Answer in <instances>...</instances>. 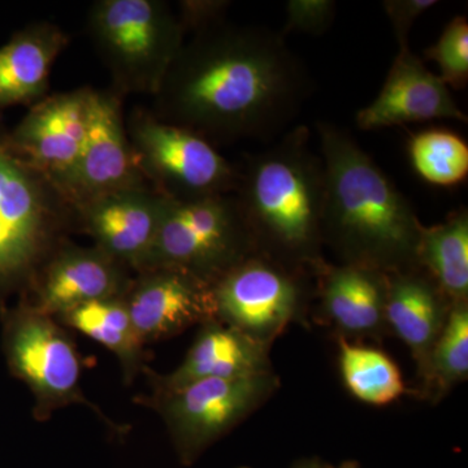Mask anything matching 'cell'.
<instances>
[{
	"label": "cell",
	"instance_id": "obj_1",
	"mask_svg": "<svg viewBox=\"0 0 468 468\" xmlns=\"http://www.w3.org/2000/svg\"><path fill=\"white\" fill-rule=\"evenodd\" d=\"M310 90L309 72L282 33L223 21L184 42L150 111L212 144L270 140Z\"/></svg>",
	"mask_w": 468,
	"mask_h": 468
},
{
	"label": "cell",
	"instance_id": "obj_2",
	"mask_svg": "<svg viewBox=\"0 0 468 468\" xmlns=\"http://www.w3.org/2000/svg\"><path fill=\"white\" fill-rule=\"evenodd\" d=\"M316 131L325 171L323 245L341 264L388 275L419 268L424 227L411 203L353 135L325 122Z\"/></svg>",
	"mask_w": 468,
	"mask_h": 468
},
{
	"label": "cell",
	"instance_id": "obj_3",
	"mask_svg": "<svg viewBox=\"0 0 468 468\" xmlns=\"http://www.w3.org/2000/svg\"><path fill=\"white\" fill-rule=\"evenodd\" d=\"M258 252L315 275L322 257L325 171L310 129L292 128L251 155L234 193Z\"/></svg>",
	"mask_w": 468,
	"mask_h": 468
},
{
	"label": "cell",
	"instance_id": "obj_4",
	"mask_svg": "<svg viewBox=\"0 0 468 468\" xmlns=\"http://www.w3.org/2000/svg\"><path fill=\"white\" fill-rule=\"evenodd\" d=\"M75 233V203L18 155L0 124V310L29 289L46 261Z\"/></svg>",
	"mask_w": 468,
	"mask_h": 468
},
{
	"label": "cell",
	"instance_id": "obj_5",
	"mask_svg": "<svg viewBox=\"0 0 468 468\" xmlns=\"http://www.w3.org/2000/svg\"><path fill=\"white\" fill-rule=\"evenodd\" d=\"M86 33L122 97L158 92L185 42L177 15L163 0H97Z\"/></svg>",
	"mask_w": 468,
	"mask_h": 468
},
{
	"label": "cell",
	"instance_id": "obj_6",
	"mask_svg": "<svg viewBox=\"0 0 468 468\" xmlns=\"http://www.w3.org/2000/svg\"><path fill=\"white\" fill-rule=\"evenodd\" d=\"M0 320L9 374L32 393L36 420L48 421L58 410L82 405L104 426L120 432V424L86 399L81 388V356L66 326L20 300L0 310Z\"/></svg>",
	"mask_w": 468,
	"mask_h": 468
},
{
	"label": "cell",
	"instance_id": "obj_7",
	"mask_svg": "<svg viewBox=\"0 0 468 468\" xmlns=\"http://www.w3.org/2000/svg\"><path fill=\"white\" fill-rule=\"evenodd\" d=\"M255 252L254 237L234 194L168 199L143 271L176 268L214 284Z\"/></svg>",
	"mask_w": 468,
	"mask_h": 468
},
{
	"label": "cell",
	"instance_id": "obj_8",
	"mask_svg": "<svg viewBox=\"0 0 468 468\" xmlns=\"http://www.w3.org/2000/svg\"><path fill=\"white\" fill-rule=\"evenodd\" d=\"M135 165L147 184L172 201L236 193L239 169L201 135L134 107L125 117Z\"/></svg>",
	"mask_w": 468,
	"mask_h": 468
},
{
	"label": "cell",
	"instance_id": "obj_9",
	"mask_svg": "<svg viewBox=\"0 0 468 468\" xmlns=\"http://www.w3.org/2000/svg\"><path fill=\"white\" fill-rule=\"evenodd\" d=\"M275 372L236 378H206L168 390H151L138 403L162 418L184 466L241 424L275 394Z\"/></svg>",
	"mask_w": 468,
	"mask_h": 468
},
{
	"label": "cell",
	"instance_id": "obj_10",
	"mask_svg": "<svg viewBox=\"0 0 468 468\" xmlns=\"http://www.w3.org/2000/svg\"><path fill=\"white\" fill-rule=\"evenodd\" d=\"M310 273L255 252L214 282L217 320L271 347L306 309Z\"/></svg>",
	"mask_w": 468,
	"mask_h": 468
},
{
	"label": "cell",
	"instance_id": "obj_11",
	"mask_svg": "<svg viewBox=\"0 0 468 468\" xmlns=\"http://www.w3.org/2000/svg\"><path fill=\"white\" fill-rule=\"evenodd\" d=\"M90 92L91 86H82L48 94L8 131L9 144L18 155L67 196L84 147Z\"/></svg>",
	"mask_w": 468,
	"mask_h": 468
},
{
	"label": "cell",
	"instance_id": "obj_12",
	"mask_svg": "<svg viewBox=\"0 0 468 468\" xmlns=\"http://www.w3.org/2000/svg\"><path fill=\"white\" fill-rule=\"evenodd\" d=\"M134 273L98 246L68 239L18 300L51 318L89 302L122 298Z\"/></svg>",
	"mask_w": 468,
	"mask_h": 468
},
{
	"label": "cell",
	"instance_id": "obj_13",
	"mask_svg": "<svg viewBox=\"0 0 468 468\" xmlns=\"http://www.w3.org/2000/svg\"><path fill=\"white\" fill-rule=\"evenodd\" d=\"M122 300L144 345L217 320L214 284L176 268L134 273Z\"/></svg>",
	"mask_w": 468,
	"mask_h": 468
},
{
	"label": "cell",
	"instance_id": "obj_14",
	"mask_svg": "<svg viewBox=\"0 0 468 468\" xmlns=\"http://www.w3.org/2000/svg\"><path fill=\"white\" fill-rule=\"evenodd\" d=\"M168 198L149 184L103 194L76 205L79 233L133 273L144 270Z\"/></svg>",
	"mask_w": 468,
	"mask_h": 468
},
{
	"label": "cell",
	"instance_id": "obj_15",
	"mask_svg": "<svg viewBox=\"0 0 468 468\" xmlns=\"http://www.w3.org/2000/svg\"><path fill=\"white\" fill-rule=\"evenodd\" d=\"M122 101L113 89L91 88L84 147L68 192L75 206L147 184L132 153Z\"/></svg>",
	"mask_w": 468,
	"mask_h": 468
},
{
	"label": "cell",
	"instance_id": "obj_16",
	"mask_svg": "<svg viewBox=\"0 0 468 468\" xmlns=\"http://www.w3.org/2000/svg\"><path fill=\"white\" fill-rule=\"evenodd\" d=\"M437 119L467 122L451 89L409 48L399 51L378 97L358 111L356 122L378 131Z\"/></svg>",
	"mask_w": 468,
	"mask_h": 468
},
{
	"label": "cell",
	"instance_id": "obj_17",
	"mask_svg": "<svg viewBox=\"0 0 468 468\" xmlns=\"http://www.w3.org/2000/svg\"><path fill=\"white\" fill-rule=\"evenodd\" d=\"M272 371L270 347L211 320L199 328L181 365L168 374H156L147 366L144 374L151 390H168L206 378L255 377Z\"/></svg>",
	"mask_w": 468,
	"mask_h": 468
},
{
	"label": "cell",
	"instance_id": "obj_18",
	"mask_svg": "<svg viewBox=\"0 0 468 468\" xmlns=\"http://www.w3.org/2000/svg\"><path fill=\"white\" fill-rule=\"evenodd\" d=\"M318 277L320 309L338 337H381L387 331L388 273L374 268L324 263Z\"/></svg>",
	"mask_w": 468,
	"mask_h": 468
},
{
	"label": "cell",
	"instance_id": "obj_19",
	"mask_svg": "<svg viewBox=\"0 0 468 468\" xmlns=\"http://www.w3.org/2000/svg\"><path fill=\"white\" fill-rule=\"evenodd\" d=\"M451 307V302L420 267L388 275L387 328L411 351L421 380Z\"/></svg>",
	"mask_w": 468,
	"mask_h": 468
},
{
	"label": "cell",
	"instance_id": "obj_20",
	"mask_svg": "<svg viewBox=\"0 0 468 468\" xmlns=\"http://www.w3.org/2000/svg\"><path fill=\"white\" fill-rule=\"evenodd\" d=\"M69 42V34L50 21L17 30L0 48V111L48 97L52 67Z\"/></svg>",
	"mask_w": 468,
	"mask_h": 468
},
{
	"label": "cell",
	"instance_id": "obj_21",
	"mask_svg": "<svg viewBox=\"0 0 468 468\" xmlns=\"http://www.w3.org/2000/svg\"><path fill=\"white\" fill-rule=\"evenodd\" d=\"M68 329L101 344L116 356L125 385L146 369L144 345L122 298L89 302L57 318Z\"/></svg>",
	"mask_w": 468,
	"mask_h": 468
},
{
	"label": "cell",
	"instance_id": "obj_22",
	"mask_svg": "<svg viewBox=\"0 0 468 468\" xmlns=\"http://www.w3.org/2000/svg\"><path fill=\"white\" fill-rule=\"evenodd\" d=\"M419 267L452 304L468 302V211L461 207L435 227H424Z\"/></svg>",
	"mask_w": 468,
	"mask_h": 468
},
{
	"label": "cell",
	"instance_id": "obj_23",
	"mask_svg": "<svg viewBox=\"0 0 468 468\" xmlns=\"http://www.w3.org/2000/svg\"><path fill=\"white\" fill-rule=\"evenodd\" d=\"M338 367L351 396L366 405H390L406 393L401 369L375 347L338 337Z\"/></svg>",
	"mask_w": 468,
	"mask_h": 468
},
{
	"label": "cell",
	"instance_id": "obj_24",
	"mask_svg": "<svg viewBox=\"0 0 468 468\" xmlns=\"http://www.w3.org/2000/svg\"><path fill=\"white\" fill-rule=\"evenodd\" d=\"M468 377V302L452 304L441 335L437 338L426 377L423 392L440 401L455 385Z\"/></svg>",
	"mask_w": 468,
	"mask_h": 468
},
{
	"label": "cell",
	"instance_id": "obj_25",
	"mask_svg": "<svg viewBox=\"0 0 468 468\" xmlns=\"http://www.w3.org/2000/svg\"><path fill=\"white\" fill-rule=\"evenodd\" d=\"M410 159L417 174L437 186H454L468 175V146L446 129H430L412 135Z\"/></svg>",
	"mask_w": 468,
	"mask_h": 468
},
{
	"label": "cell",
	"instance_id": "obj_26",
	"mask_svg": "<svg viewBox=\"0 0 468 468\" xmlns=\"http://www.w3.org/2000/svg\"><path fill=\"white\" fill-rule=\"evenodd\" d=\"M428 60L435 61L440 79L449 89L466 88L468 82V21L464 16L452 18L435 45L426 50Z\"/></svg>",
	"mask_w": 468,
	"mask_h": 468
},
{
	"label": "cell",
	"instance_id": "obj_27",
	"mask_svg": "<svg viewBox=\"0 0 468 468\" xmlns=\"http://www.w3.org/2000/svg\"><path fill=\"white\" fill-rule=\"evenodd\" d=\"M334 0H288L285 3V26L282 36L288 33L322 36L328 32L335 17Z\"/></svg>",
	"mask_w": 468,
	"mask_h": 468
},
{
	"label": "cell",
	"instance_id": "obj_28",
	"mask_svg": "<svg viewBox=\"0 0 468 468\" xmlns=\"http://www.w3.org/2000/svg\"><path fill=\"white\" fill-rule=\"evenodd\" d=\"M230 2L227 0H183L178 3L177 18L185 34L202 32L226 21Z\"/></svg>",
	"mask_w": 468,
	"mask_h": 468
},
{
	"label": "cell",
	"instance_id": "obj_29",
	"mask_svg": "<svg viewBox=\"0 0 468 468\" xmlns=\"http://www.w3.org/2000/svg\"><path fill=\"white\" fill-rule=\"evenodd\" d=\"M436 0H387L383 8L396 37L399 51L409 50V37L418 20L428 9L435 7Z\"/></svg>",
	"mask_w": 468,
	"mask_h": 468
},
{
	"label": "cell",
	"instance_id": "obj_30",
	"mask_svg": "<svg viewBox=\"0 0 468 468\" xmlns=\"http://www.w3.org/2000/svg\"><path fill=\"white\" fill-rule=\"evenodd\" d=\"M292 468H334L331 464H326L318 457L302 458L295 462Z\"/></svg>",
	"mask_w": 468,
	"mask_h": 468
},
{
	"label": "cell",
	"instance_id": "obj_31",
	"mask_svg": "<svg viewBox=\"0 0 468 468\" xmlns=\"http://www.w3.org/2000/svg\"><path fill=\"white\" fill-rule=\"evenodd\" d=\"M338 468H362V467L359 466L358 462L345 461L344 463H341V466Z\"/></svg>",
	"mask_w": 468,
	"mask_h": 468
},
{
	"label": "cell",
	"instance_id": "obj_32",
	"mask_svg": "<svg viewBox=\"0 0 468 468\" xmlns=\"http://www.w3.org/2000/svg\"><path fill=\"white\" fill-rule=\"evenodd\" d=\"M239 468H249V467H239Z\"/></svg>",
	"mask_w": 468,
	"mask_h": 468
}]
</instances>
